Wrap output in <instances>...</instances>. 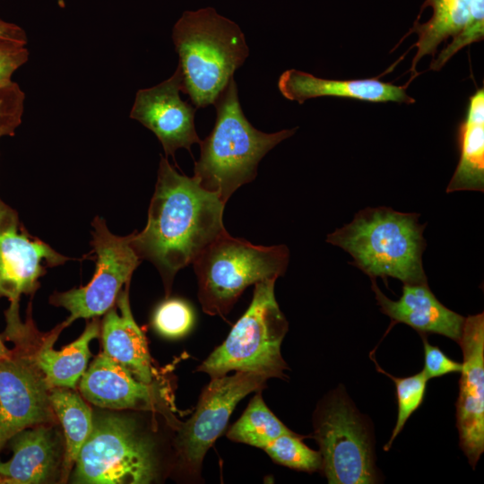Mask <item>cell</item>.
<instances>
[{
    "instance_id": "1",
    "label": "cell",
    "mask_w": 484,
    "mask_h": 484,
    "mask_svg": "<svg viewBox=\"0 0 484 484\" xmlns=\"http://www.w3.org/2000/svg\"><path fill=\"white\" fill-rule=\"evenodd\" d=\"M225 203L193 177L178 173L160 157L154 194L145 228L134 232L132 246L141 259L160 272L166 296L176 273L226 231Z\"/></svg>"
},
{
    "instance_id": "2",
    "label": "cell",
    "mask_w": 484,
    "mask_h": 484,
    "mask_svg": "<svg viewBox=\"0 0 484 484\" xmlns=\"http://www.w3.org/2000/svg\"><path fill=\"white\" fill-rule=\"evenodd\" d=\"M213 105L217 113L215 125L199 143L201 152L194 163V177L226 203L238 187L255 178L264 155L293 135L297 127L272 134L255 128L241 108L234 77Z\"/></svg>"
},
{
    "instance_id": "3",
    "label": "cell",
    "mask_w": 484,
    "mask_h": 484,
    "mask_svg": "<svg viewBox=\"0 0 484 484\" xmlns=\"http://www.w3.org/2000/svg\"><path fill=\"white\" fill-rule=\"evenodd\" d=\"M419 216L389 207H368L329 234L327 242L348 252L353 257L351 264L371 279L393 277L403 284L428 282L422 262L425 225L419 223Z\"/></svg>"
},
{
    "instance_id": "4",
    "label": "cell",
    "mask_w": 484,
    "mask_h": 484,
    "mask_svg": "<svg viewBox=\"0 0 484 484\" xmlns=\"http://www.w3.org/2000/svg\"><path fill=\"white\" fill-rule=\"evenodd\" d=\"M182 92L196 108L213 105L249 55L239 26L206 7L186 11L174 25Z\"/></svg>"
},
{
    "instance_id": "5",
    "label": "cell",
    "mask_w": 484,
    "mask_h": 484,
    "mask_svg": "<svg viewBox=\"0 0 484 484\" xmlns=\"http://www.w3.org/2000/svg\"><path fill=\"white\" fill-rule=\"evenodd\" d=\"M288 263L286 246L253 245L226 230L193 262L203 312L224 317L246 288L282 276Z\"/></svg>"
},
{
    "instance_id": "6",
    "label": "cell",
    "mask_w": 484,
    "mask_h": 484,
    "mask_svg": "<svg viewBox=\"0 0 484 484\" xmlns=\"http://www.w3.org/2000/svg\"><path fill=\"white\" fill-rule=\"evenodd\" d=\"M277 279L255 284L252 301L226 340L198 367L211 378L230 371L254 372L284 378L288 368L281 354V345L288 322L274 296Z\"/></svg>"
},
{
    "instance_id": "7",
    "label": "cell",
    "mask_w": 484,
    "mask_h": 484,
    "mask_svg": "<svg viewBox=\"0 0 484 484\" xmlns=\"http://www.w3.org/2000/svg\"><path fill=\"white\" fill-rule=\"evenodd\" d=\"M153 444L133 419L117 414L93 419L75 461L73 480L82 484H147L154 480Z\"/></svg>"
},
{
    "instance_id": "8",
    "label": "cell",
    "mask_w": 484,
    "mask_h": 484,
    "mask_svg": "<svg viewBox=\"0 0 484 484\" xmlns=\"http://www.w3.org/2000/svg\"><path fill=\"white\" fill-rule=\"evenodd\" d=\"M315 435L322 470L331 484H369L378 480L371 430L343 391L317 409Z\"/></svg>"
},
{
    "instance_id": "9",
    "label": "cell",
    "mask_w": 484,
    "mask_h": 484,
    "mask_svg": "<svg viewBox=\"0 0 484 484\" xmlns=\"http://www.w3.org/2000/svg\"><path fill=\"white\" fill-rule=\"evenodd\" d=\"M96 270L86 286L54 293L50 302L69 311L64 322L67 326L78 318H92L107 313L117 301L123 285L130 282L141 258L132 246L133 234L118 237L111 233L105 220L97 216L92 221Z\"/></svg>"
},
{
    "instance_id": "10",
    "label": "cell",
    "mask_w": 484,
    "mask_h": 484,
    "mask_svg": "<svg viewBox=\"0 0 484 484\" xmlns=\"http://www.w3.org/2000/svg\"><path fill=\"white\" fill-rule=\"evenodd\" d=\"M267 379L264 375L244 371L212 378L176 440L179 458L190 473L200 471L205 454L226 428L239 401L252 392L262 391Z\"/></svg>"
},
{
    "instance_id": "11",
    "label": "cell",
    "mask_w": 484,
    "mask_h": 484,
    "mask_svg": "<svg viewBox=\"0 0 484 484\" xmlns=\"http://www.w3.org/2000/svg\"><path fill=\"white\" fill-rule=\"evenodd\" d=\"M49 389L31 354L15 344L0 359V451L19 432L55 422Z\"/></svg>"
},
{
    "instance_id": "12",
    "label": "cell",
    "mask_w": 484,
    "mask_h": 484,
    "mask_svg": "<svg viewBox=\"0 0 484 484\" xmlns=\"http://www.w3.org/2000/svg\"><path fill=\"white\" fill-rule=\"evenodd\" d=\"M67 257L31 237L18 213L0 199V297L18 306L22 294L33 293L45 265L62 264Z\"/></svg>"
},
{
    "instance_id": "13",
    "label": "cell",
    "mask_w": 484,
    "mask_h": 484,
    "mask_svg": "<svg viewBox=\"0 0 484 484\" xmlns=\"http://www.w3.org/2000/svg\"><path fill=\"white\" fill-rule=\"evenodd\" d=\"M463 362L456 402L460 447L474 468L484 451V315L464 319L459 340Z\"/></svg>"
},
{
    "instance_id": "14",
    "label": "cell",
    "mask_w": 484,
    "mask_h": 484,
    "mask_svg": "<svg viewBox=\"0 0 484 484\" xmlns=\"http://www.w3.org/2000/svg\"><path fill=\"white\" fill-rule=\"evenodd\" d=\"M182 75L177 67L162 82L139 90L130 112V117L151 130L160 140L166 157H174L177 149L190 151L194 143H200L196 134V108L181 99Z\"/></svg>"
},
{
    "instance_id": "15",
    "label": "cell",
    "mask_w": 484,
    "mask_h": 484,
    "mask_svg": "<svg viewBox=\"0 0 484 484\" xmlns=\"http://www.w3.org/2000/svg\"><path fill=\"white\" fill-rule=\"evenodd\" d=\"M411 82L402 86L385 82L376 78L333 80L289 69L278 80V88L284 98L303 104L319 97H337L369 102H396L412 104L415 99L406 93Z\"/></svg>"
},
{
    "instance_id": "16",
    "label": "cell",
    "mask_w": 484,
    "mask_h": 484,
    "mask_svg": "<svg viewBox=\"0 0 484 484\" xmlns=\"http://www.w3.org/2000/svg\"><path fill=\"white\" fill-rule=\"evenodd\" d=\"M371 280L380 310L393 324L402 323L418 332L438 333L459 341L465 318L445 307L428 282L403 284L402 297L393 301L379 290L376 279Z\"/></svg>"
},
{
    "instance_id": "17",
    "label": "cell",
    "mask_w": 484,
    "mask_h": 484,
    "mask_svg": "<svg viewBox=\"0 0 484 484\" xmlns=\"http://www.w3.org/2000/svg\"><path fill=\"white\" fill-rule=\"evenodd\" d=\"M79 389L91 403L108 409L148 408L156 398L152 384L137 380L104 352L83 373Z\"/></svg>"
},
{
    "instance_id": "18",
    "label": "cell",
    "mask_w": 484,
    "mask_h": 484,
    "mask_svg": "<svg viewBox=\"0 0 484 484\" xmlns=\"http://www.w3.org/2000/svg\"><path fill=\"white\" fill-rule=\"evenodd\" d=\"M128 287L119 293L118 309H109L102 323L103 352L126 368L137 380L152 384L153 368L147 341L132 315Z\"/></svg>"
},
{
    "instance_id": "19",
    "label": "cell",
    "mask_w": 484,
    "mask_h": 484,
    "mask_svg": "<svg viewBox=\"0 0 484 484\" xmlns=\"http://www.w3.org/2000/svg\"><path fill=\"white\" fill-rule=\"evenodd\" d=\"M12 439V458L7 462L0 461L4 483L47 482L58 462L57 445L50 429L38 425L19 432Z\"/></svg>"
},
{
    "instance_id": "20",
    "label": "cell",
    "mask_w": 484,
    "mask_h": 484,
    "mask_svg": "<svg viewBox=\"0 0 484 484\" xmlns=\"http://www.w3.org/2000/svg\"><path fill=\"white\" fill-rule=\"evenodd\" d=\"M460 152L456 169L446 193L484 191V91L478 89L469 98L465 116L458 126Z\"/></svg>"
},
{
    "instance_id": "21",
    "label": "cell",
    "mask_w": 484,
    "mask_h": 484,
    "mask_svg": "<svg viewBox=\"0 0 484 484\" xmlns=\"http://www.w3.org/2000/svg\"><path fill=\"white\" fill-rule=\"evenodd\" d=\"M472 0H425L413 26L402 38L411 33L418 35V41L409 49L417 47L411 62L409 82L419 73L416 66L427 55L435 56L437 47L450 37L456 36L468 22ZM401 39L400 43L402 41Z\"/></svg>"
},
{
    "instance_id": "22",
    "label": "cell",
    "mask_w": 484,
    "mask_h": 484,
    "mask_svg": "<svg viewBox=\"0 0 484 484\" xmlns=\"http://www.w3.org/2000/svg\"><path fill=\"white\" fill-rule=\"evenodd\" d=\"M65 327L63 323L43 341V345L31 354L37 367L50 388L65 387L73 389L85 372L91 356L90 343L99 336V324L93 320L88 324L82 335L60 350L52 348L53 342Z\"/></svg>"
},
{
    "instance_id": "23",
    "label": "cell",
    "mask_w": 484,
    "mask_h": 484,
    "mask_svg": "<svg viewBox=\"0 0 484 484\" xmlns=\"http://www.w3.org/2000/svg\"><path fill=\"white\" fill-rule=\"evenodd\" d=\"M49 401L65 433V451L62 464V480L65 481L92 430L93 416L88 404L72 388H52Z\"/></svg>"
},
{
    "instance_id": "24",
    "label": "cell",
    "mask_w": 484,
    "mask_h": 484,
    "mask_svg": "<svg viewBox=\"0 0 484 484\" xmlns=\"http://www.w3.org/2000/svg\"><path fill=\"white\" fill-rule=\"evenodd\" d=\"M293 433L269 410L261 391H257L227 436L232 441L263 449L275 438Z\"/></svg>"
},
{
    "instance_id": "25",
    "label": "cell",
    "mask_w": 484,
    "mask_h": 484,
    "mask_svg": "<svg viewBox=\"0 0 484 484\" xmlns=\"http://www.w3.org/2000/svg\"><path fill=\"white\" fill-rule=\"evenodd\" d=\"M302 438L295 433L282 435L263 449L275 462L283 466L307 472L322 470L320 453L307 446Z\"/></svg>"
},
{
    "instance_id": "26",
    "label": "cell",
    "mask_w": 484,
    "mask_h": 484,
    "mask_svg": "<svg viewBox=\"0 0 484 484\" xmlns=\"http://www.w3.org/2000/svg\"><path fill=\"white\" fill-rule=\"evenodd\" d=\"M376 365L379 372H382L392 378L395 384L397 394V420L393 429L391 437L384 447V449L387 451L392 446L395 437L402 430L408 419L422 404L428 378L423 371L406 377L393 376L389 373L380 368L377 364Z\"/></svg>"
},
{
    "instance_id": "27",
    "label": "cell",
    "mask_w": 484,
    "mask_h": 484,
    "mask_svg": "<svg viewBox=\"0 0 484 484\" xmlns=\"http://www.w3.org/2000/svg\"><path fill=\"white\" fill-rule=\"evenodd\" d=\"M484 38V0H472L469 19L462 30L454 37L453 41L443 48L436 58L433 59L429 69L440 70L446 62L460 49L481 41Z\"/></svg>"
},
{
    "instance_id": "28",
    "label": "cell",
    "mask_w": 484,
    "mask_h": 484,
    "mask_svg": "<svg viewBox=\"0 0 484 484\" xmlns=\"http://www.w3.org/2000/svg\"><path fill=\"white\" fill-rule=\"evenodd\" d=\"M194 313L189 305L177 298L162 302L155 310L153 325L163 336L178 338L192 328Z\"/></svg>"
},
{
    "instance_id": "29",
    "label": "cell",
    "mask_w": 484,
    "mask_h": 484,
    "mask_svg": "<svg viewBox=\"0 0 484 484\" xmlns=\"http://www.w3.org/2000/svg\"><path fill=\"white\" fill-rule=\"evenodd\" d=\"M25 94L12 80L0 83V137L13 135L21 125Z\"/></svg>"
},
{
    "instance_id": "30",
    "label": "cell",
    "mask_w": 484,
    "mask_h": 484,
    "mask_svg": "<svg viewBox=\"0 0 484 484\" xmlns=\"http://www.w3.org/2000/svg\"><path fill=\"white\" fill-rule=\"evenodd\" d=\"M29 57L26 44L0 38V83L10 81Z\"/></svg>"
},
{
    "instance_id": "31",
    "label": "cell",
    "mask_w": 484,
    "mask_h": 484,
    "mask_svg": "<svg viewBox=\"0 0 484 484\" xmlns=\"http://www.w3.org/2000/svg\"><path fill=\"white\" fill-rule=\"evenodd\" d=\"M424 343V369L428 379L442 376L451 373H461L462 364L447 357L438 347L433 346L423 340Z\"/></svg>"
},
{
    "instance_id": "32",
    "label": "cell",
    "mask_w": 484,
    "mask_h": 484,
    "mask_svg": "<svg viewBox=\"0 0 484 484\" xmlns=\"http://www.w3.org/2000/svg\"><path fill=\"white\" fill-rule=\"evenodd\" d=\"M0 38L27 43L25 31L18 25L0 19Z\"/></svg>"
},
{
    "instance_id": "33",
    "label": "cell",
    "mask_w": 484,
    "mask_h": 484,
    "mask_svg": "<svg viewBox=\"0 0 484 484\" xmlns=\"http://www.w3.org/2000/svg\"><path fill=\"white\" fill-rule=\"evenodd\" d=\"M12 355V350L7 349L0 339V359L7 358Z\"/></svg>"
},
{
    "instance_id": "34",
    "label": "cell",
    "mask_w": 484,
    "mask_h": 484,
    "mask_svg": "<svg viewBox=\"0 0 484 484\" xmlns=\"http://www.w3.org/2000/svg\"><path fill=\"white\" fill-rule=\"evenodd\" d=\"M58 3H59L60 5H62V6L64 5L63 0H58Z\"/></svg>"
},
{
    "instance_id": "35",
    "label": "cell",
    "mask_w": 484,
    "mask_h": 484,
    "mask_svg": "<svg viewBox=\"0 0 484 484\" xmlns=\"http://www.w3.org/2000/svg\"><path fill=\"white\" fill-rule=\"evenodd\" d=\"M0 483H4L3 478L0 476Z\"/></svg>"
}]
</instances>
